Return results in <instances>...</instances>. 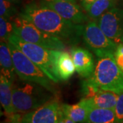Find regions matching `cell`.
Returning <instances> with one entry per match:
<instances>
[{
	"instance_id": "6da1fadb",
	"label": "cell",
	"mask_w": 123,
	"mask_h": 123,
	"mask_svg": "<svg viewBox=\"0 0 123 123\" xmlns=\"http://www.w3.org/2000/svg\"><path fill=\"white\" fill-rule=\"evenodd\" d=\"M18 15L40 30L59 38L66 44L76 45L82 38L84 25L66 20L38 1H31L25 5Z\"/></svg>"
},
{
	"instance_id": "7a4b0ae2",
	"label": "cell",
	"mask_w": 123,
	"mask_h": 123,
	"mask_svg": "<svg viewBox=\"0 0 123 123\" xmlns=\"http://www.w3.org/2000/svg\"><path fill=\"white\" fill-rule=\"evenodd\" d=\"M21 80V79H20ZM54 94L39 84L21 80L12 86L16 113H28L54 100Z\"/></svg>"
},
{
	"instance_id": "3957f363",
	"label": "cell",
	"mask_w": 123,
	"mask_h": 123,
	"mask_svg": "<svg viewBox=\"0 0 123 123\" xmlns=\"http://www.w3.org/2000/svg\"><path fill=\"white\" fill-rule=\"evenodd\" d=\"M89 81L103 90L119 94L123 90V71L117 65L114 53L97 57L94 71Z\"/></svg>"
},
{
	"instance_id": "277c9868",
	"label": "cell",
	"mask_w": 123,
	"mask_h": 123,
	"mask_svg": "<svg viewBox=\"0 0 123 123\" xmlns=\"http://www.w3.org/2000/svg\"><path fill=\"white\" fill-rule=\"evenodd\" d=\"M8 44L12 53L16 73L19 79L39 84L57 96V91L53 85V81L21 51L10 43Z\"/></svg>"
},
{
	"instance_id": "5b68a950",
	"label": "cell",
	"mask_w": 123,
	"mask_h": 123,
	"mask_svg": "<svg viewBox=\"0 0 123 123\" xmlns=\"http://www.w3.org/2000/svg\"><path fill=\"white\" fill-rule=\"evenodd\" d=\"M8 43L12 44L44 72L55 84L60 81L56 77L53 65V49L26 42L13 34L9 38Z\"/></svg>"
},
{
	"instance_id": "8992f818",
	"label": "cell",
	"mask_w": 123,
	"mask_h": 123,
	"mask_svg": "<svg viewBox=\"0 0 123 123\" xmlns=\"http://www.w3.org/2000/svg\"><path fill=\"white\" fill-rule=\"evenodd\" d=\"M14 34L26 42L53 50H64L65 43L59 38L40 30L31 23L19 15L12 21Z\"/></svg>"
},
{
	"instance_id": "52a82bcc",
	"label": "cell",
	"mask_w": 123,
	"mask_h": 123,
	"mask_svg": "<svg viewBox=\"0 0 123 123\" xmlns=\"http://www.w3.org/2000/svg\"><path fill=\"white\" fill-rule=\"evenodd\" d=\"M82 39L86 46L97 57L106 53H114L118 47L103 33L94 21H88L84 25Z\"/></svg>"
},
{
	"instance_id": "ba28073f",
	"label": "cell",
	"mask_w": 123,
	"mask_h": 123,
	"mask_svg": "<svg viewBox=\"0 0 123 123\" xmlns=\"http://www.w3.org/2000/svg\"><path fill=\"white\" fill-rule=\"evenodd\" d=\"M98 25L117 45L123 44V10L114 7L97 20Z\"/></svg>"
},
{
	"instance_id": "9c48e42d",
	"label": "cell",
	"mask_w": 123,
	"mask_h": 123,
	"mask_svg": "<svg viewBox=\"0 0 123 123\" xmlns=\"http://www.w3.org/2000/svg\"><path fill=\"white\" fill-rule=\"evenodd\" d=\"M38 2L55 11L62 17L75 24L89 21L88 17L76 3L64 0H39Z\"/></svg>"
},
{
	"instance_id": "30bf717a",
	"label": "cell",
	"mask_w": 123,
	"mask_h": 123,
	"mask_svg": "<svg viewBox=\"0 0 123 123\" xmlns=\"http://www.w3.org/2000/svg\"><path fill=\"white\" fill-rule=\"evenodd\" d=\"M61 105L54 99L22 116L31 123H57Z\"/></svg>"
},
{
	"instance_id": "8fae6325",
	"label": "cell",
	"mask_w": 123,
	"mask_h": 123,
	"mask_svg": "<svg viewBox=\"0 0 123 123\" xmlns=\"http://www.w3.org/2000/svg\"><path fill=\"white\" fill-rule=\"evenodd\" d=\"M76 72L84 78L90 77L94 71L95 64L94 56L88 49L73 47L70 50Z\"/></svg>"
},
{
	"instance_id": "7c38bea8",
	"label": "cell",
	"mask_w": 123,
	"mask_h": 123,
	"mask_svg": "<svg viewBox=\"0 0 123 123\" xmlns=\"http://www.w3.org/2000/svg\"><path fill=\"white\" fill-rule=\"evenodd\" d=\"M53 65L57 78L60 81L68 80L76 71L71 55L62 50H53Z\"/></svg>"
},
{
	"instance_id": "4fadbf2b",
	"label": "cell",
	"mask_w": 123,
	"mask_h": 123,
	"mask_svg": "<svg viewBox=\"0 0 123 123\" xmlns=\"http://www.w3.org/2000/svg\"><path fill=\"white\" fill-rule=\"evenodd\" d=\"M118 97V94L111 91L100 90L97 94L90 98H81L90 109L104 108L114 109Z\"/></svg>"
},
{
	"instance_id": "5bb4252c",
	"label": "cell",
	"mask_w": 123,
	"mask_h": 123,
	"mask_svg": "<svg viewBox=\"0 0 123 123\" xmlns=\"http://www.w3.org/2000/svg\"><path fill=\"white\" fill-rule=\"evenodd\" d=\"M0 65L1 74L14 84L17 73L8 44L4 41H1L0 44Z\"/></svg>"
},
{
	"instance_id": "9a60e30c",
	"label": "cell",
	"mask_w": 123,
	"mask_h": 123,
	"mask_svg": "<svg viewBox=\"0 0 123 123\" xmlns=\"http://www.w3.org/2000/svg\"><path fill=\"white\" fill-rule=\"evenodd\" d=\"M63 114L76 123H84L88 121V114L90 109L83 99L74 105L61 104Z\"/></svg>"
},
{
	"instance_id": "2e32d148",
	"label": "cell",
	"mask_w": 123,
	"mask_h": 123,
	"mask_svg": "<svg viewBox=\"0 0 123 123\" xmlns=\"http://www.w3.org/2000/svg\"><path fill=\"white\" fill-rule=\"evenodd\" d=\"M12 86L6 77L1 74L0 76V101L5 112L8 115L16 113L13 105L12 99Z\"/></svg>"
},
{
	"instance_id": "e0dca14e",
	"label": "cell",
	"mask_w": 123,
	"mask_h": 123,
	"mask_svg": "<svg viewBox=\"0 0 123 123\" xmlns=\"http://www.w3.org/2000/svg\"><path fill=\"white\" fill-rule=\"evenodd\" d=\"M90 123H118L114 109L93 108L88 114Z\"/></svg>"
},
{
	"instance_id": "ac0fdd59",
	"label": "cell",
	"mask_w": 123,
	"mask_h": 123,
	"mask_svg": "<svg viewBox=\"0 0 123 123\" xmlns=\"http://www.w3.org/2000/svg\"><path fill=\"white\" fill-rule=\"evenodd\" d=\"M116 0H97L86 10L88 17L97 20L102 14L115 7Z\"/></svg>"
},
{
	"instance_id": "d6986e66",
	"label": "cell",
	"mask_w": 123,
	"mask_h": 123,
	"mask_svg": "<svg viewBox=\"0 0 123 123\" xmlns=\"http://www.w3.org/2000/svg\"><path fill=\"white\" fill-rule=\"evenodd\" d=\"M14 34V25L12 21L4 17H0V37L1 41L8 43L9 38Z\"/></svg>"
},
{
	"instance_id": "ffe728a7",
	"label": "cell",
	"mask_w": 123,
	"mask_h": 123,
	"mask_svg": "<svg viewBox=\"0 0 123 123\" xmlns=\"http://www.w3.org/2000/svg\"><path fill=\"white\" fill-rule=\"evenodd\" d=\"M100 90L95 85L92 84L89 79L87 78L84 79L81 83V90L80 92L82 96L81 98H90L93 97Z\"/></svg>"
},
{
	"instance_id": "44dd1931",
	"label": "cell",
	"mask_w": 123,
	"mask_h": 123,
	"mask_svg": "<svg viewBox=\"0 0 123 123\" xmlns=\"http://www.w3.org/2000/svg\"><path fill=\"white\" fill-rule=\"evenodd\" d=\"M17 12L14 4L7 0H0V16L1 17L10 18Z\"/></svg>"
},
{
	"instance_id": "7402d4cb",
	"label": "cell",
	"mask_w": 123,
	"mask_h": 123,
	"mask_svg": "<svg viewBox=\"0 0 123 123\" xmlns=\"http://www.w3.org/2000/svg\"><path fill=\"white\" fill-rule=\"evenodd\" d=\"M114 110L117 119V123H122L123 121V90L118 94Z\"/></svg>"
},
{
	"instance_id": "603a6c76",
	"label": "cell",
	"mask_w": 123,
	"mask_h": 123,
	"mask_svg": "<svg viewBox=\"0 0 123 123\" xmlns=\"http://www.w3.org/2000/svg\"><path fill=\"white\" fill-rule=\"evenodd\" d=\"M114 57L117 65L123 71V44L118 45L114 53Z\"/></svg>"
},
{
	"instance_id": "cb8c5ba5",
	"label": "cell",
	"mask_w": 123,
	"mask_h": 123,
	"mask_svg": "<svg viewBox=\"0 0 123 123\" xmlns=\"http://www.w3.org/2000/svg\"><path fill=\"white\" fill-rule=\"evenodd\" d=\"M57 123H76L74 122L73 120H71L70 118L67 117L66 116L63 114L62 111L61 110V112L59 116V119H58V122Z\"/></svg>"
},
{
	"instance_id": "d4e9b609",
	"label": "cell",
	"mask_w": 123,
	"mask_h": 123,
	"mask_svg": "<svg viewBox=\"0 0 123 123\" xmlns=\"http://www.w3.org/2000/svg\"><path fill=\"white\" fill-rule=\"evenodd\" d=\"M96 1L97 0H80V2L82 8L86 11L89 8V7Z\"/></svg>"
},
{
	"instance_id": "484cf974",
	"label": "cell",
	"mask_w": 123,
	"mask_h": 123,
	"mask_svg": "<svg viewBox=\"0 0 123 123\" xmlns=\"http://www.w3.org/2000/svg\"><path fill=\"white\" fill-rule=\"evenodd\" d=\"M21 117L18 114H12L11 115V118L10 120L7 123H21Z\"/></svg>"
},
{
	"instance_id": "4316f807",
	"label": "cell",
	"mask_w": 123,
	"mask_h": 123,
	"mask_svg": "<svg viewBox=\"0 0 123 123\" xmlns=\"http://www.w3.org/2000/svg\"><path fill=\"white\" fill-rule=\"evenodd\" d=\"M7 1H10V2L12 3V4H17L20 3L21 0H7Z\"/></svg>"
},
{
	"instance_id": "83f0119b",
	"label": "cell",
	"mask_w": 123,
	"mask_h": 123,
	"mask_svg": "<svg viewBox=\"0 0 123 123\" xmlns=\"http://www.w3.org/2000/svg\"><path fill=\"white\" fill-rule=\"evenodd\" d=\"M21 123H31L30 122H29L28 120H27L26 119L23 118V117H21Z\"/></svg>"
},
{
	"instance_id": "f1b7e54d",
	"label": "cell",
	"mask_w": 123,
	"mask_h": 123,
	"mask_svg": "<svg viewBox=\"0 0 123 123\" xmlns=\"http://www.w3.org/2000/svg\"><path fill=\"white\" fill-rule=\"evenodd\" d=\"M64 1H70V2L76 3L77 4V0H64Z\"/></svg>"
},
{
	"instance_id": "f546056e",
	"label": "cell",
	"mask_w": 123,
	"mask_h": 123,
	"mask_svg": "<svg viewBox=\"0 0 123 123\" xmlns=\"http://www.w3.org/2000/svg\"><path fill=\"white\" fill-rule=\"evenodd\" d=\"M89 123V122H86V123Z\"/></svg>"
},
{
	"instance_id": "4dcf8cb0",
	"label": "cell",
	"mask_w": 123,
	"mask_h": 123,
	"mask_svg": "<svg viewBox=\"0 0 123 123\" xmlns=\"http://www.w3.org/2000/svg\"><path fill=\"white\" fill-rule=\"evenodd\" d=\"M123 123V122H122V123Z\"/></svg>"
},
{
	"instance_id": "1f68e13d",
	"label": "cell",
	"mask_w": 123,
	"mask_h": 123,
	"mask_svg": "<svg viewBox=\"0 0 123 123\" xmlns=\"http://www.w3.org/2000/svg\"></svg>"
}]
</instances>
